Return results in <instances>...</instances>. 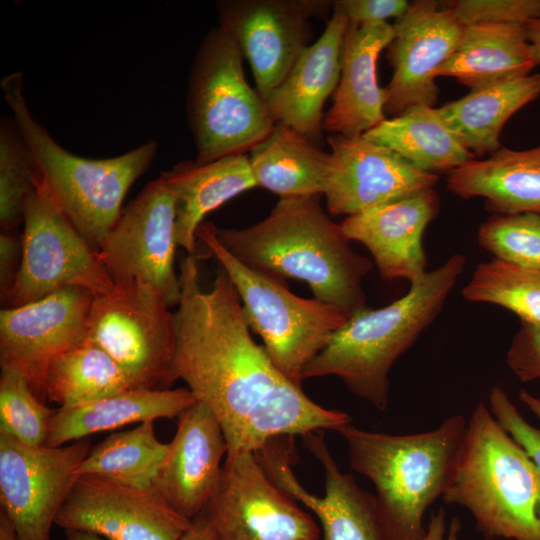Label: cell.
Returning a JSON list of instances; mask_svg holds the SVG:
<instances>
[{"instance_id":"cell-33","label":"cell","mask_w":540,"mask_h":540,"mask_svg":"<svg viewBox=\"0 0 540 540\" xmlns=\"http://www.w3.org/2000/svg\"><path fill=\"white\" fill-rule=\"evenodd\" d=\"M464 299L491 303L540 324V270L517 267L497 259L480 263L462 289Z\"/></svg>"},{"instance_id":"cell-43","label":"cell","mask_w":540,"mask_h":540,"mask_svg":"<svg viewBox=\"0 0 540 540\" xmlns=\"http://www.w3.org/2000/svg\"><path fill=\"white\" fill-rule=\"evenodd\" d=\"M180 540H218L205 512H201L190 522Z\"/></svg>"},{"instance_id":"cell-15","label":"cell","mask_w":540,"mask_h":540,"mask_svg":"<svg viewBox=\"0 0 540 540\" xmlns=\"http://www.w3.org/2000/svg\"><path fill=\"white\" fill-rule=\"evenodd\" d=\"M94 294L67 287L37 301L0 312V365L24 374L37 397L44 401L50 363L87 342Z\"/></svg>"},{"instance_id":"cell-39","label":"cell","mask_w":540,"mask_h":540,"mask_svg":"<svg viewBox=\"0 0 540 540\" xmlns=\"http://www.w3.org/2000/svg\"><path fill=\"white\" fill-rule=\"evenodd\" d=\"M507 364L522 382L540 379V324L520 321L506 357Z\"/></svg>"},{"instance_id":"cell-14","label":"cell","mask_w":540,"mask_h":540,"mask_svg":"<svg viewBox=\"0 0 540 540\" xmlns=\"http://www.w3.org/2000/svg\"><path fill=\"white\" fill-rule=\"evenodd\" d=\"M305 447L324 471V496L309 493L293 472L292 437L276 438L255 452L272 482L301 502L319 519L323 540H387L375 496L365 492L354 478L340 471L324 439V431L302 436Z\"/></svg>"},{"instance_id":"cell-28","label":"cell","mask_w":540,"mask_h":540,"mask_svg":"<svg viewBox=\"0 0 540 540\" xmlns=\"http://www.w3.org/2000/svg\"><path fill=\"white\" fill-rule=\"evenodd\" d=\"M540 96V74L511 78L437 108L447 127L476 157L500 147L499 135L517 111Z\"/></svg>"},{"instance_id":"cell-4","label":"cell","mask_w":540,"mask_h":540,"mask_svg":"<svg viewBox=\"0 0 540 540\" xmlns=\"http://www.w3.org/2000/svg\"><path fill=\"white\" fill-rule=\"evenodd\" d=\"M1 89L12 118L33 157L36 185L99 252L123 210L130 187L154 161L158 143L150 139L118 156L85 158L60 146L31 114L22 72L3 77Z\"/></svg>"},{"instance_id":"cell-2","label":"cell","mask_w":540,"mask_h":540,"mask_svg":"<svg viewBox=\"0 0 540 540\" xmlns=\"http://www.w3.org/2000/svg\"><path fill=\"white\" fill-rule=\"evenodd\" d=\"M219 243L240 262L305 282L314 298L349 316L366 307L363 280L372 262L355 252L320 196L280 198L263 220L242 229L214 224Z\"/></svg>"},{"instance_id":"cell-18","label":"cell","mask_w":540,"mask_h":540,"mask_svg":"<svg viewBox=\"0 0 540 540\" xmlns=\"http://www.w3.org/2000/svg\"><path fill=\"white\" fill-rule=\"evenodd\" d=\"M329 169L324 195L332 216H353L434 189L438 175L420 171L385 146L358 137L327 138Z\"/></svg>"},{"instance_id":"cell-17","label":"cell","mask_w":540,"mask_h":540,"mask_svg":"<svg viewBox=\"0 0 540 540\" xmlns=\"http://www.w3.org/2000/svg\"><path fill=\"white\" fill-rule=\"evenodd\" d=\"M190 522L156 487L138 489L101 477L78 476L55 524L106 540H180Z\"/></svg>"},{"instance_id":"cell-32","label":"cell","mask_w":540,"mask_h":540,"mask_svg":"<svg viewBox=\"0 0 540 540\" xmlns=\"http://www.w3.org/2000/svg\"><path fill=\"white\" fill-rule=\"evenodd\" d=\"M134 388L118 364L101 348L86 342L49 365L45 396L60 407L90 403Z\"/></svg>"},{"instance_id":"cell-7","label":"cell","mask_w":540,"mask_h":540,"mask_svg":"<svg viewBox=\"0 0 540 540\" xmlns=\"http://www.w3.org/2000/svg\"><path fill=\"white\" fill-rule=\"evenodd\" d=\"M243 56L219 25L202 38L192 60L186 115L197 163L245 154L275 126L265 99L244 76Z\"/></svg>"},{"instance_id":"cell-22","label":"cell","mask_w":540,"mask_h":540,"mask_svg":"<svg viewBox=\"0 0 540 540\" xmlns=\"http://www.w3.org/2000/svg\"><path fill=\"white\" fill-rule=\"evenodd\" d=\"M394 35V26L388 22L358 25L348 21L341 49L340 78L333 104L324 115L323 129L358 137L387 119V94L377 80V60Z\"/></svg>"},{"instance_id":"cell-1","label":"cell","mask_w":540,"mask_h":540,"mask_svg":"<svg viewBox=\"0 0 540 540\" xmlns=\"http://www.w3.org/2000/svg\"><path fill=\"white\" fill-rule=\"evenodd\" d=\"M179 277L173 378L183 380L215 415L227 453H255L279 437L335 431L351 423L347 413L312 401L253 340L239 295L223 268L204 292L197 258L187 255Z\"/></svg>"},{"instance_id":"cell-29","label":"cell","mask_w":540,"mask_h":540,"mask_svg":"<svg viewBox=\"0 0 540 540\" xmlns=\"http://www.w3.org/2000/svg\"><path fill=\"white\" fill-rule=\"evenodd\" d=\"M257 187L280 198L320 196L324 193L329 152L317 148L298 131L276 123L270 134L249 152Z\"/></svg>"},{"instance_id":"cell-11","label":"cell","mask_w":540,"mask_h":540,"mask_svg":"<svg viewBox=\"0 0 540 540\" xmlns=\"http://www.w3.org/2000/svg\"><path fill=\"white\" fill-rule=\"evenodd\" d=\"M176 218V198L160 176L123 208L98 252L115 285L143 281L156 288L169 307L178 306Z\"/></svg>"},{"instance_id":"cell-9","label":"cell","mask_w":540,"mask_h":540,"mask_svg":"<svg viewBox=\"0 0 540 540\" xmlns=\"http://www.w3.org/2000/svg\"><path fill=\"white\" fill-rule=\"evenodd\" d=\"M87 342L104 350L134 388L168 389L175 382V312L151 284L135 280L94 295Z\"/></svg>"},{"instance_id":"cell-5","label":"cell","mask_w":540,"mask_h":540,"mask_svg":"<svg viewBox=\"0 0 540 540\" xmlns=\"http://www.w3.org/2000/svg\"><path fill=\"white\" fill-rule=\"evenodd\" d=\"M462 415L445 419L434 430L391 435L337 428L346 442L351 467L376 490V505L387 540H420L423 516L442 496L467 429Z\"/></svg>"},{"instance_id":"cell-30","label":"cell","mask_w":540,"mask_h":540,"mask_svg":"<svg viewBox=\"0 0 540 540\" xmlns=\"http://www.w3.org/2000/svg\"><path fill=\"white\" fill-rule=\"evenodd\" d=\"M363 136L395 152L414 168L448 173L476 157L447 127L437 108L414 106Z\"/></svg>"},{"instance_id":"cell-36","label":"cell","mask_w":540,"mask_h":540,"mask_svg":"<svg viewBox=\"0 0 540 540\" xmlns=\"http://www.w3.org/2000/svg\"><path fill=\"white\" fill-rule=\"evenodd\" d=\"M477 240L494 259L540 270V213L493 214L480 225Z\"/></svg>"},{"instance_id":"cell-19","label":"cell","mask_w":540,"mask_h":540,"mask_svg":"<svg viewBox=\"0 0 540 540\" xmlns=\"http://www.w3.org/2000/svg\"><path fill=\"white\" fill-rule=\"evenodd\" d=\"M393 26L388 46L393 74L384 107L391 117L414 106L434 107L439 93L435 72L455 50L464 27L448 8L431 0L410 3Z\"/></svg>"},{"instance_id":"cell-46","label":"cell","mask_w":540,"mask_h":540,"mask_svg":"<svg viewBox=\"0 0 540 540\" xmlns=\"http://www.w3.org/2000/svg\"><path fill=\"white\" fill-rule=\"evenodd\" d=\"M519 399L536 415L540 421V398L533 396L525 390L519 394Z\"/></svg>"},{"instance_id":"cell-6","label":"cell","mask_w":540,"mask_h":540,"mask_svg":"<svg viewBox=\"0 0 540 540\" xmlns=\"http://www.w3.org/2000/svg\"><path fill=\"white\" fill-rule=\"evenodd\" d=\"M540 474L480 401L442 495L466 508L488 538L540 540Z\"/></svg>"},{"instance_id":"cell-31","label":"cell","mask_w":540,"mask_h":540,"mask_svg":"<svg viewBox=\"0 0 540 540\" xmlns=\"http://www.w3.org/2000/svg\"><path fill=\"white\" fill-rule=\"evenodd\" d=\"M154 421L114 433L90 450L77 476L101 477L138 489L155 487L169 444L155 435Z\"/></svg>"},{"instance_id":"cell-26","label":"cell","mask_w":540,"mask_h":540,"mask_svg":"<svg viewBox=\"0 0 540 540\" xmlns=\"http://www.w3.org/2000/svg\"><path fill=\"white\" fill-rule=\"evenodd\" d=\"M447 188L464 199L484 198L493 214L540 213V145L500 148L486 159L470 160L448 173Z\"/></svg>"},{"instance_id":"cell-23","label":"cell","mask_w":540,"mask_h":540,"mask_svg":"<svg viewBox=\"0 0 540 540\" xmlns=\"http://www.w3.org/2000/svg\"><path fill=\"white\" fill-rule=\"evenodd\" d=\"M333 15L316 42L309 45L265 99L275 123L316 139L323 128V106L340 78V58L348 19L333 2Z\"/></svg>"},{"instance_id":"cell-41","label":"cell","mask_w":540,"mask_h":540,"mask_svg":"<svg viewBox=\"0 0 540 540\" xmlns=\"http://www.w3.org/2000/svg\"><path fill=\"white\" fill-rule=\"evenodd\" d=\"M22 258L21 238L12 233L0 235V291L1 299L7 301L16 282Z\"/></svg>"},{"instance_id":"cell-47","label":"cell","mask_w":540,"mask_h":540,"mask_svg":"<svg viewBox=\"0 0 540 540\" xmlns=\"http://www.w3.org/2000/svg\"><path fill=\"white\" fill-rule=\"evenodd\" d=\"M65 532L67 540H106L98 535L84 531L66 530Z\"/></svg>"},{"instance_id":"cell-35","label":"cell","mask_w":540,"mask_h":540,"mask_svg":"<svg viewBox=\"0 0 540 540\" xmlns=\"http://www.w3.org/2000/svg\"><path fill=\"white\" fill-rule=\"evenodd\" d=\"M54 411L37 397L23 373L1 367L0 433L28 445L44 446Z\"/></svg>"},{"instance_id":"cell-13","label":"cell","mask_w":540,"mask_h":540,"mask_svg":"<svg viewBox=\"0 0 540 540\" xmlns=\"http://www.w3.org/2000/svg\"><path fill=\"white\" fill-rule=\"evenodd\" d=\"M86 439L33 446L0 433V502L19 540H50L52 525L90 452Z\"/></svg>"},{"instance_id":"cell-27","label":"cell","mask_w":540,"mask_h":540,"mask_svg":"<svg viewBox=\"0 0 540 540\" xmlns=\"http://www.w3.org/2000/svg\"><path fill=\"white\" fill-rule=\"evenodd\" d=\"M196 402L188 388H130L83 405L59 407L52 416L46 445L63 446L131 423L174 418Z\"/></svg>"},{"instance_id":"cell-12","label":"cell","mask_w":540,"mask_h":540,"mask_svg":"<svg viewBox=\"0 0 540 540\" xmlns=\"http://www.w3.org/2000/svg\"><path fill=\"white\" fill-rule=\"evenodd\" d=\"M218 540H319L313 518L278 488L254 452L226 455L216 493L204 510Z\"/></svg>"},{"instance_id":"cell-10","label":"cell","mask_w":540,"mask_h":540,"mask_svg":"<svg viewBox=\"0 0 540 540\" xmlns=\"http://www.w3.org/2000/svg\"><path fill=\"white\" fill-rule=\"evenodd\" d=\"M20 238L21 266L7 299L10 307L67 287H82L94 295L114 288L98 252L38 185L26 204Z\"/></svg>"},{"instance_id":"cell-44","label":"cell","mask_w":540,"mask_h":540,"mask_svg":"<svg viewBox=\"0 0 540 540\" xmlns=\"http://www.w3.org/2000/svg\"><path fill=\"white\" fill-rule=\"evenodd\" d=\"M527 38L533 46L540 61V16L527 21L524 24Z\"/></svg>"},{"instance_id":"cell-20","label":"cell","mask_w":540,"mask_h":540,"mask_svg":"<svg viewBox=\"0 0 540 540\" xmlns=\"http://www.w3.org/2000/svg\"><path fill=\"white\" fill-rule=\"evenodd\" d=\"M168 444L155 487L175 511L192 520L218 489L227 442L215 415L197 401L178 416L176 433Z\"/></svg>"},{"instance_id":"cell-3","label":"cell","mask_w":540,"mask_h":540,"mask_svg":"<svg viewBox=\"0 0 540 540\" xmlns=\"http://www.w3.org/2000/svg\"><path fill=\"white\" fill-rule=\"evenodd\" d=\"M465 265L463 254H453L391 304L350 315L306 365L301 380L337 376L356 396L385 410L393 364L435 320Z\"/></svg>"},{"instance_id":"cell-42","label":"cell","mask_w":540,"mask_h":540,"mask_svg":"<svg viewBox=\"0 0 540 540\" xmlns=\"http://www.w3.org/2000/svg\"><path fill=\"white\" fill-rule=\"evenodd\" d=\"M460 523L457 518H453L446 527L445 512L443 508L433 513L426 527V533L420 540H458Z\"/></svg>"},{"instance_id":"cell-21","label":"cell","mask_w":540,"mask_h":540,"mask_svg":"<svg viewBox=\"0 0 540 540\" xmlns=\"http://www.w3.org/2000/svg\"><path fill=\"white\" fill-rule=\"evenodd\" d=\"M439 207L437 193L429 189L348 216L340 225L350 241L369 250L382 277L411 284L427 272L422 238Z\"/></svg>"},{"instance_id":"cell-25","label":"cell","mask_w":540,"mask_h":540,"mask_svg":"<svg viewBox=\"0 0 540 540\" xmlns=\"http://www.w3.org/2000/svg\"><path fill=\"white\" fill-rule=\"evenodd\" d=\"M160 177L176 198V242L196 255L198 227L204 217L240 193L257 187L249 157L238 154L208 163L183 160Z\"/></svg>"},{"instance_id":"cell-34","label":"cell","mask_w":540,"mask_h":540,"mask_svg":"<svg viewBox=\"0 0 540 540\" xmlns=\"http://www.w3.org/2000/svg\"><path fill=\"white\" fill-rule=\"evenodd\" d=\"M36 189L30 149L12 117L0 121V225L14 233L24 222L26 204Z\"/></svg>"},{"instance_id":"cell-8","label":"cell","mask_w":540,"mask_h":540,"mask_svg":"<svg viewBox=\"0 0 540 540\" xmlns=\"http://www.w3.org/2000/svg\"><path fill=\"white\" fill-rule=\"evenodd\" d=\"M196 238L227 273L250 330L260 336L272 362L287 378L301 385L306 365L349 315L316 298L299 297L276 276L237 260L217 240L213 223L203 222Z\"/></svg>"},{"instance_id":"cell-45","label":"cell","mask_w":540,"mask_h":540,"mask_svg":"<svg viewBox=\"0 0 540 540\" xmlns=\"http://www.w3.org/2000/svg\"><path fill=\"white\" fill-rule=\"evenodd\" d=\"M0 540H19L13 522L2 509L0 511Z\"/></svg>"},{"instance_id":"cell-37","label":"cell","mask_w":540,"mask_h":540,"mask_svg":"<svg viewBox=\"0 0 540 540\" xmlns=\"http://www.w3.org/2000/svg\"><path fill=\"white\" fill-rule=\"evenodd\" d=\"M448 9L463 25L477 23H516L540 16V0H458Z\"/></svg>"},{"instance_id":"cell-40","label":"cell","mask_w":540,"mask_h":540,"mask_svg":"<svg viewBox=\"0 0 540 540\" xmlns=\"http://www.w3.org/2000/svg\"><path fill=\"white\" fill-rule=\"evenodd\" d=\"M350 23L358 25L374 22H387L403 15L410 3L405 0H339L334 1Z\"/></svg>"},{"instance_id":"cell-38","label":"cell","mask_w":540,"mask_h":540,"mask_svg":"<svg viewBox=\"0 0 540 540\" xmlns=\"http://www.w3.org/2000/svg\"><path fill=\"white\" fill-rule=\"evenodd\" d=\"M489 402L495 420L522 448L540 474V430L522 417L500 387L491 389Z\"/></svg>"},{"instance_id":"cell-24","label":"cell","mask_w":540,"mask_h":540,"mask_svg":"<svg viewBox=\"0 0 540 540\" xmlns=\"http://www.w3.org/2000/svg\"><path fill=\"white\" fill-rule=\"evenodd\" d=\"M539 64L524 24L477 23L463 27L435 77H452L472 91L528 75Z\"/></svg>"},{"instance_id":"cell-48","label":"cell","mask_w":540,"mask_h":540,"mask_svg":"<svg viewBox=\"0 0 540 540\" xmlns=\"http://www.w3.org/2000/svg\"><path fill=\"white\" fill-rule=\"evenodd\" d=\"M537 515L540 522V485H539V493H538V506H537Z\"/></svg>"},{"instance_id":"cell-16","label":"cell","mask_w":540,"mask_h":540,"mask_svg":"<svg viewBox=\"0 0 540 540\" xmlns=\"http://www.w3.org/2000/svg\"><path fill=\"white\" fill-rule=\"evenodd\" d=\"M325 1L219 0L218 25L250 64L256 89L266 99L309 46L308 17Z\"/></svg>"}]
</instances>
